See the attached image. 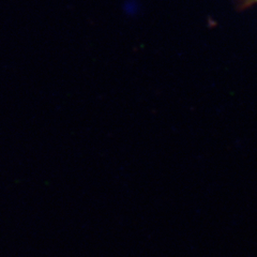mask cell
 <instances>
[{
    "mask_svg": "<svg viewBox=\"0 0 257 257\" xmlns=\"http://www.w3.org/2000/svg\"><path fill=\"white\" fill-rule=\"evenodd\" d=\"M256 4H257V0H241V8L244 9V8L251 7Z\"/></svg>",
    "mask_w": 257,
    "mask_h": 257,
    "instance_id": "obj_1",
    "label": "cell"
}]
</instances>
